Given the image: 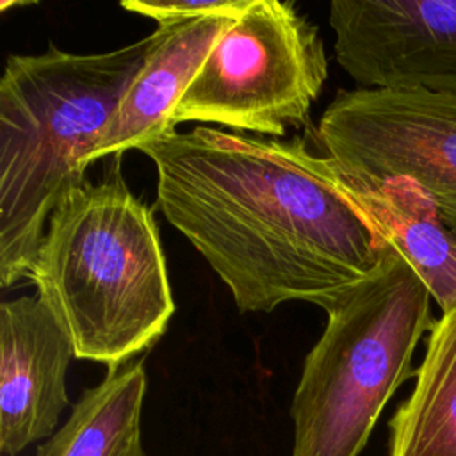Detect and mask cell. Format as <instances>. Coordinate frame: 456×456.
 <instances>
[{"label":"cell","instance_id":"6da1fadb","mask_svg":"<svg viewBox=\"0 0 456 456\" xmlns=\"http://www.w3.org/2000/svg\"><path fill=\"white\" fill-rule=\"evenodd\" d=\"M157 205L207 260L242 314L289 301L322 310L381 264L390 242L303 139L198 125L139 146Z\"/></svg>","mask_w":456,"mask_h":456},{"label":"cell","instance_id":"7a4b0ae2","mask_svg":"<svg viewBox=\"0 0 456 456\" xmlns=\"http://www.w3.org/2000/svg\"><path fill=\"white\" fill-rule=\"evenodd\" d=\"M27 280L78 360L123 365L167 330L175 301L151 208L112 155L103 176L71 189L52 212Z\"/></svg>","mask_w":456,"mask_h":456},{"label":"cell","instance_id":"3957f363","mask_svg":"<svg viewBox=\"0 0 456 456\" xmlns=\"http://www.w3.org/2000/svg\"><path fill=\"white\" fill-rule=\"evenodd\" d=\"M103 53L9 55L0 78V285L27 280L61 200L84 183L87 157L157 43Z\"/></svg>","mask_w":456,"mask_h":456},{"label":"cell","instance_id":"277c9868","mask_svg":"<svg viewBox=\"0 0 456 456\" xmlns=\"http://www.w3.org/2000/svg\"><path fill=\"white\" fill-rule=\"evenodd\" d=\"M431 294L390 244L365 280L324 308L292 397V456H360L390 397L411 376L433 328Z\"/></svg>","mask_w":456,"mask_h":456},{"label":"cell","instance_id":"5b68a950","mask_svg":"<svg viewBox=\"0 0 456 456\" xmlns=\"http://www.w3.org/2000/svg\"><path fill=\"white\" fill-rule=\"evenodd\" d=\"M328 78L319 27L294 2L251 0L217 39L171 116L285 137L306 125Z\"/></svg>","mask_w":456,"mask_h":456},{"label":"cell","instance_id":"8992f818","mask_svg":"<svg viewBox=\"0 0 456 456\" xmlns=\"http://www.w3.org/2000/svg\"><path fill=\"white\" fill-rule=\"evenodd\" d=\"M317 137L338 169L367 180L408 178L456 232V94L340 89Z\"/></svg>","mask_w":456,"mask_h":456},{"label":"cell","instance_id":"52a82bcc","mask_svg":"<svg viewBox=\"0 0 456 456\" xmlns=\"http://www.w3.org/2000/svg\"><path fill=\"white\" fill-rule=\"evenodd\" d=\"M328 20L358 89L456 94V0H333Z\"/></svg>","mask_w":456,"mask_h":456},{"label":"cell","instance_id":"ba28073f","mask_svg":"<svg viewBox=\"0 0 456 456\" xmlns=\"http://www.w3.org/2000/svg\"><path fill=\"white\" fill-rule=\"evenodd\" d=\"M71 337L36 296L0 303V451L18 456L55 433L69 404Z\"/></svg>","mask_w":456,"mask_h":456},{"label":"cell","instance_id":"9c48e42d","mask_svg":"<svg viewBox=\"0 0 456 456\" xmlns=\"http://www.w3.org/2000/svg\"><path fill=\"white\" fill-rule=\"evenodd\" d=\"M235 20L232 16H207L159 25L155 46L89 153L87 166L132 148L139 150L144 141L173 130L175 107L217 39Z\"/></svg>","mask_w":456,"mask_h":456},{"label":"cell","instance_id":"30bf717a","mask_svg":"<svg viewBox=\"0 0 456 456\" xmlns=\"http://www.w3.org/2000/svg\"><path fill=\"white\" fill-rule=\"evenodd\" d=\"M331 166L340 189L413 267L440 314L456 308V232L428 194L408 178L367 180Z\"/></svg>","mask_w":456,"mask_h":456},{"label":"cell","instance_id":"8fae6325","mask_svg":"<svg viewBox=\"0 0 456 456\" xmlns=\"http://www.w3.org/2000/svg\"><path fill=\"white\" fill-rule=\"evenodd\" d=\"M144 395L142 360L109 367L98 385L82 392L66 422L36 456H146L141 435Z\"/></svg>","mask_w":456,"mask_h":456},{"label":"cell","instance_id":"7c38bea8","mask_svg":"<svg viewBox=\"0 0 456 456\" xmlns=\"http://www.w3.org/2000/svg\"><path fill=\"white\" fill-rule=\"evenodd\" d=\"M388 433V456H456V308L429 330L413 388Z\"/></svg>","mask_w":456,"mask_h":456},{"label":"cell","instance_id":"4fadbf2b","mask_svg":"<svg viewBox=\"0 0 456 456\" xmlns=\"http://www.w3.org/2000/svg\"><path fill=\"white\" fill-rule=\"evenodd\" d=\"M251 0H126L121 7L155 20L159 25L191 21L207 16L239 18Z\"/></svg>","mask_w":456,"mask_h":456}]
</instances>
